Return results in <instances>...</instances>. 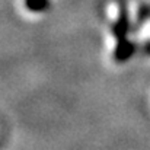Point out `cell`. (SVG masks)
<instances>
[{
	"instance_id": "1",
	"label": "cell",
	"mask_w": 150,
	"mask_h": 150,
	"mask_svg": "<svg viewBox=\"0 0 150 150\" xmlns=\"http://www.w3.org/2000/svg\"><path fill=\"white\" fill-rule=\"evenodd\" d=\"M25 6L31 12H44L50 6V0H25Z\"/></svg>"
}]
</instances>
